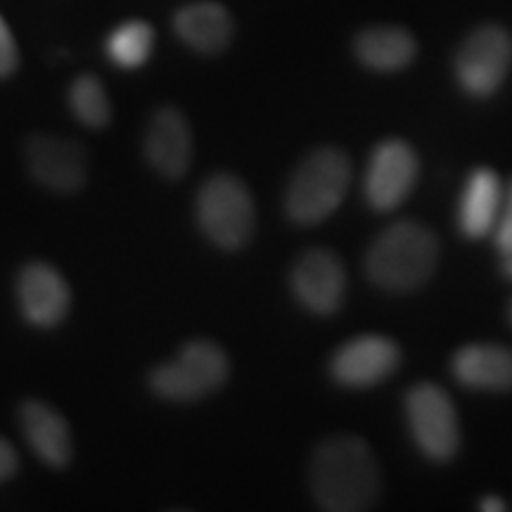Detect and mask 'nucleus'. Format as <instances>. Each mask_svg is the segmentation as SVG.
<instances>
[{
	"label": "nucleus",
	"mask_w": 512,
	"mask_h": 512,
	"mask_svg": "<svg viewBox=\"0 0 512 512\" xmlns=\"http://www.w3.org/2000/svg\"><path fill=\"white\" fill-rule=\"evenodd\" d=\"M309 482L318 508L328 512L370 510L380 498V465L366 439L337 434L313 451Z\"/></svg>",
	"instance_id": "obj_1"
},
{
	"label": "nucleus",
	"mask_w": 512,
	"mask_h": 512,
	"mask_svg": "<svg viewBox=\"0 0 512 512\" xmlns=\"http://www.w3.org/2000/svg\"><path fill=\"white\" fill-rule=\"evenodd\" d=\"M439 261V240L418 221L387 226L366 252V275L384 292H415L432 278Z\"/></svg>",
	"instance_id": "obj_2"
},
{
	"label": "nucleus",
	"mask_w": 512,
	"mask_h": 512,
	"mask_svg": "<svg viewBox=\"0 0 512 512\" xmlns=\"http://www.w3.org/2000/svg\"><path fill=\"white\" fill-rule=\"evenodd\" d=\"M351 159L337 147H318L299 162L285 192L287 216L299 226H316L330 219L347 197Z\"/></svg>",
	"instance_id": "obj_3"
},
{
	"label": "nucleus",
	"mask_w": 512,
	"mask_h": 512,
	"mask_svg": "<svg viewBox=\"0 0 512 512\" xmlns=\"http://www.w3.org/2000/svg\"><path fill=\"white\" fill-rule=\"evenodd\" d=\"M195 216L204 238L226 252L242 249L254 235V197L233 174H214L202 183L197 192Z\"/></svg>",
	"instance_id": "obj_4"
},
{
	"label": "nucleus",
	"mask_w": 512,
	"mask_h": 512,
	"mask_svg": "<svg viewBox=\"0 0 512 512\" xmlns=\"http://www.w3.org/2000/svg\"><path fill=\"white\" fill-rule=\"evenodd\" d=\"M228 354L209 339H192L174 361L157 366L150 375V389L159 399L174 403L200 401L228 382Z\"/></svg>",
	"instance_id": "obj_5"
},
{
	"label": "nucleus",
	"mask_w": 512,
	"mask_h": 512,
	"mask_svg": "<svg viewBox=\"0 0 512 512\" xmlns=\"http://www.w3.org/2000/svg\"><path fill=\"white\" fill-rule=\"evenodd\" d=\"M408 432L425 458L448 463L458 453L460 422L451 396L432 382L413 384L403 399Z\"/></svg>",
	"instance_id": "obj_6"
},
{
	"label": "nucleus",
	"mask_w": 512,
	"mask_h": 512,
	"mask_svg": "<svg viewBox=\"0 0 512 512\" xmlns=\"http://www.w3.org/2000/svg\"><path fill=\"white\" fill-rule=\"evenodd\" d=\"M512 64V36L489 24L467 36L456 55V79L472 98H489L503 86Z\"/></svg>",
	"instance_id": "obj_7"
},
{
	"label": "nucleus",
	"mask_w": 512,
	"mask_h": 512,
	"mask_svg": "<svg viewBox=\"0 0 512 512\" xmlns=\"http://www.w3.org/2000/svg\"><path fill=\"white\" fill-rule=\"evenodd\" d=\"M420 176V159L406 140L387 138L373 147L363 192L375 211L389 214L408 200Z\"/></svg>",
	"instance_id": "obj_8"
},
{
	"label": "nucleus",
	"mask_w": 512,
	"mask_h": 512,
	"mask_svg": "<svg viewBox=\"0 0 512 512\" xmlns=\"http://www.w3.org/2000/svg\"><path fill=\"white\" fill-rule=\"evenodd\" d=\"M401 366V349L384 335H358L330 358V375L339 387L368 389L392 377Z\"/></svg>",
	"instance_id": "obj_9"
},
{
	"label": "nucleus",
	"mask_w": 512,
	"mask_h": 512,
	"mask_svg": "<svg viewBox=\"0 0 512 512\" xmlns=\"http://www.w3.org/2000/svg\"><path fill=\"white\" fill-rule=\"evenodd\" d=\"M294 299L316 316H332L344 304L347 271L330 249H309L294 261L290 271Z\"/></svg>",
	"instance_id": "obj_10"
},
{
	"label": "nucleus",
	"mask_w": 512,
	"mask_h": 512,
	"mask_svg": "<svg viewBox=\"0 0 512 512\" xmlns=\"http://www.w3.org/2000/svg\"><path fill=\"white\" fill-rule=\"evenodd\" d=\"M27 169L36 183L53 192H76L88 178L86 150L76 140L36 133L24 147Z\"/></svg>",
	"instance_id": "obj_11"
},
{
	"label": "nucleus",
	"mask_w": 512,
	"mask_h": 512,
	"mask_svg": "<svg viewBox=\"0 0 512 512\" xmlns=\"http://www.w3.org/2000/svg\"><path fill=\"white\" fill-rule=\"evenodd\" d=\"M17 302L22 316L36 328H55L67 318L72 290L64 275L46 261H31L17 275Z\"/></svg>",
	"instance_id": "obj_12"
},
{
	"label": "nucleus",
	"mask_w": 512,
	"mask_h": 512,
	"mask_svg": "<svg viewBox=\"0 0 512 512\" xmlns=\"http://www.w3.org/2000/svg\"><path fill=\"white\" fill-rule=\"evenodd\" d=\"M143 150L152 169L169 181H178L188 174L192 162V131L178 107L166 105L152 114Z\"/></svg>",
	"instance_id": "obj_13"
},
{
	"label": "nucleus",
	"mask_w": 512,
	"mask_h": 512,
	"mask_svg": "<svg viewBox=\"0 0 512 512\" xmlns=\"http://www.w3.org/2000/svg\"><path fill=\"white\" fill-rule=\"evenodd\" d=\"M505 188L501 176L489 166H479L467 176L458 204V228L467 240H484L494 235L501 214Z\"/></svg>",
	"instance_id": "obj_14"
},
{
	"label": "nucleus",
	"mask_w": 512,
	"mask_h": 512,
	"mask_svg": "<svg viewBox=\"0 0 512 512\" xmlns=\"http://www.w3.org/2000/svg\"><path fill=\"white\" fill-rule=\"evenodd\" d=\"M19 422L22 434L31 446V451L43 460L48 467H67L74 456L72 432L67 420L57 408L48 406L46 401L29 399L19 408Z\"/></svg>",
	"instance_id": "obj_15"
},
{
	"label": "nucleus",
	"mask_w": 512,
	"mask_h": 512,
	"mask_svg": "<svg viewBox=\"0 0 512 512\" xmlns=\"http://www.w3.org/2000/svg\"><path fill=\"white\" fill-rule=\"evenodd\" d=\"M451 373L467 389L477 392H510L512 349L501 344L475 342L453 354Z\"/></svg>",
	"instance_id": "obj_16"
},
{
	"label": "nucleus",
	"mask_w": 512,
	"mask_h": 512,
	"mask_svg": "<svg viewBox=\"0 0 512 512\" xmlns=\"http://www.w3.org/2000/svg\"><path fill=\"white\" fill-rule=\"evenodd\" d=\"M174 29L185 46L202 55H216L226 50L235 34L233 17L219 3H195L178 10Z\"/></svg>",
	"instance_id": "obj_17"
},
{
	"label": "nucleus",
	"mask_w": 512,
	"mask_h": 512,
	"mask_svg": "<svg viewBox=\"0 0 512 512\" xmlns=\"http://www.w3.org/2000/svg\"><path fill=\"white\" fill-rule=\"evenodd\" d=\"M415 53V38L401 27H370L356 38V57L373 72H399Z\"/></svg>",
	"instance_id": "obj_18"
},
{
	"label": "nucleus",
	"mask_w": 512,
	"mask_h": 512,
	"mask_svg": "<svg viewBox=\"0 0 512 512\" xmlns=\"http://www.w3.org/2000/svg\"><path fill=\"white\" fill-rule=\"evenodd\" d=\"M155 46V29L147 22H124L107 38V57L121 69H138L150 60Z\"/></svg>",
	"instance_id": "obj_19"
},
{
	"label": "nucleus",
	"mask_w": 512,
	"mask_h": 512,
	"mask_svg": "<svg viewBox=\"0 0 512 512\" xmlns=\"http://www.w3.org/2000/svg\"><path fill=\"white\" fill-rule=\"evenodd\" d=\"M69 107L88 128H105L112 119V102L105 86L91 74H83L69 86Z\"/></svg>",
	"instance_id": "obj_20"
},
{
	"label": "nucleus",
	"mask_w": 512,
	"mask_h": 512,
	"mask_svg": "<svg viewBox=\"0 0 512 512\" xmlns=\"http://www.w3.org/2000/svg\"><path fill=\"white\" fill-rule=\"evenodd\" d=\"M494 245L498 254H508L512 249V181L508 183L503 195L501 214H498L496 228H494Z\"/></svg>",
	"instance_id": "obj_21"
},
{
	"label": "nucleus",
	"mask_w": 512,
	"mask_h": 512,
	"mask_svg": "<svg viewBox=\"0 0 512 512\" xmlns=\"http://www.w3.org/2000/svg\"><path fill=\"white\" fill-rule=\"evenodd\" d=\"M19 64V50L15 36L3 17H0V79H8Z\"/></svg>",
	"instance_id": "obj_22"
},
{
	"label": "nucleus",
	"mask_w": 512,
	"mask_h": 512,
	"mask_svg": "<svg viewBox=\"0 0 512 512\" xmlns=\"http://www.w3.org/2000/svg\"><path fill=\"white\" fill-rule=\"evenodd\" d=\"M19 470V458L15 446L8 439L0 437V484L10 482Z\"/></svg>",
	"instance_id": "obj_23"
},
{
	"label": "nucleus",
	"mask_w": 512,
	"mask_h": 512,
	"mask_svg": "<svg viewBox=\"0 0 512 512\" xmlns=\"http://www.w3.org/2000/svg\"><path fill=\"white\" fill-rule=\"evenodd\" d=\"M479 510L482 512H501V510H508V505H505L501 498L496 496H486L479 501Z\"/></svg>",
	"instance_id": "obj_24"
},
{
	"label": "nucleus",
	"mask_w": 512,
	"mask_h": 512,
	"mask_svg": "<svg viewBox=\"0 0 512 512\" xmlns=\"http://www.w3.org/2000/svg\"><path fill=\"white\" fill-rule=\"evenodd\" d=\"M501 268H503L505 278L512 280V249H510L508 254H503V256H501Z\"/></svg>",
	"instance_id": "obj_25"
},
{
	"label": "nucleus",
	"mask_w": 512,
	"mask_h": 512,
	"mask_svg": "<svg viewBox=\"0 0 512 512\" xmlns=\"http://www.w3.org/2000/svg\"><path fill=\"white\" fill-rule=\"evenodd\" d=\"M510 320H512V304H510Z\"/></svg>",
	"instance_id": "obj_26"
}]
</instances>
